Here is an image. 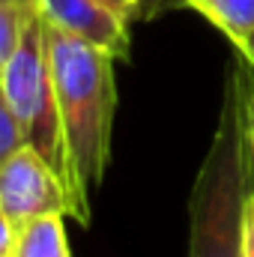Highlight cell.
<instances>
[{"label": "cell", "instance_id": "obj_1", "mask_svg": "<svg viewBox=\"0 0 254 257\" xmlns=\"http://www.w3.org/2000/svg\"><path fill=\"white\" fill-rule=\"evenodd\" d=\"M245 57L227 66L224 96L209 150L194 177L189 200V257H245V227L251 200V147H248V93Z\"/></svg>", "mask_w": 254, "mask_h": 257}, {"label": "cell", "instance_id": "obj_2", "mask_svg": "<svg viewBox=\"0 0 254 257\" xmlns=\"http://www.w3.org/2000/svg\"><path fill=\"white\" fill-rule=\"evenodd\" d=\"M51 42V69L54 90L60 108L66 156H69V180H72V218L78 224H90L93 189L102 186L108 162H111V138L117 114V57L105 48H96L78 36L48 24Z\"/></svg>", "mask_w": 254, "mask_h": 257}, {"label": "cell", "instance_id": "obj_3", "mask_svg": "<svg viewBox=\"0 0 254 257\" xmlns=\"http://www.w3.org/2000/svg\"><path fill=\"white\" fill-rule=\"evenodd\" d=\"M0 96L21 132V141L33 147L60 177L72 194L69 180V156H66L57 90H54V69H51V42H48V21L33 12L27 30L0 75ZM75 212V200H72Z\"/></svg>", "mask_w": 254, "mask_h": 257}, {"label": "cell", "instance_id": "obj_4", "mask_svg": "<svg viewBox=\"0 0 254 257\" xmlns=\"http://www.w3.org/2000/svg\"><path fill=\"white\" fill-rule=\"evenodd\" d=\"M0 209L15 227L42 215L72 218V194L63 177L33 147L21 144L0 165Z\"/></svg>", "mask_w": 254, "mask_h": 257}, {"label": "cell", "instance_id": "obj_5", "mask_svg": "<svg viewBox=\"0 0 254 257\" xmlns=\"http://www.w3.org/2000/svg\"><path fill=\"white\" fill-rule=\"evenodd\" d=\"M36 12L57 30L78 36L96 48H105L117 60H129L132 33L123 15L108 9L102 0H33Z\"/></svg>", "mask_w": 254, "mask_h": 257}, {"label": "cell", "instance_id": "obj_6", "mask_svg": "<svg viewBox=\"0 0 254 257\" xmlns=\"http://www.w3.org/2000/svg\"><path fill=\"white\" fill-rule=\"evenodd\" d=\"M63 218L66 215H42L21 224L12 257H72Z\"/></svg>", "mask_w": 254, "mask_h": 257}, {"label": "cell", "instance_id": "obj_7", "mask_svg": "<svg viewBox=\"0 0 254 257\" xmlns=\"http://www.w3.org/2000/svg\"><path fill=\"white\" fill-rule=\"evenodd\" d=\"M215 24L233 45L254 33V0H180Z\"/></svg>", "mask_w": 254, "mask_h": 257}, {"label": "cell", "instance_id": "obj_8", "mask_svg": "<svg viewBox=\"0 0 254 257\" xmlns=\"http://www.w3.org/2000/svg\"><path fill=\"white\" fill-rule=\"evenodd\" d=\"M36 6L30 0H0V75L12 60Z\"/></svg>", "mask_w": 254, "mask_h": 257}, {"label": "cell", "instance_id": "obj_9", "mask_svg": "<svg viewBox=\"0 0 254 257\" xmlns=\"http://www.w3.org/2000/svg\"><path fill=\"white\" fill-rule=\"evenodd\" d=\"M21 144H24V141H21V132H18L12 114H9V108H6V102H3V96H0V165H3Z\"/></svg>", "mask_w": 254, "mask_h": 257}, {"label": "cell", "instance_id": "obj_10", "mask_svg": "<svg viewBox=\"0 0 254 257\" xmlns=\"http://www.w3.org/2000/svg\"><path fill=\"white\" fill-rule=\"evenodd\" d=\"M102 3H105L108 9H114L117 15H123L126 21H135V18H144V15H147L144 9H147L150 0H102Z\"/></svg>", "mask_w": 254, "mask_h": 257}, {"label": "cell", "instance_id": "obj_11", "mask_svg": "<svg viewBox=\"0 0 254 257\" xmlns=\"http://www.w3.org/2000/svg\"><path fill=\"white\" fill-rule=\"evenodd\" d=\"M15 236H18V227L9 221V215L0 209V257H12L15 254Z\"/></svg>", "mask_w": 254, "mask_h": 257}, {"label": "cell", "instance_id": "obj_12", "mask_svg": "<svg viewBox=\"0 0 254 257\" xmlns=\"http://www.w3.org/2000/svg\"><path fill=\"white\" fill-rule=\"evenodd\" d=\"M236 51H239V54L245 57V63L254 69V33H248L242 42H236Z\"/></svg>", "mask_w": 254, "mask_h": 257}, {"label": "cell", "instance_id": "obj_13", "mask_svg": "<svg viewBox=\"0 0 254 257\" xmlns=\"http://www.w3.org/2000/svg\"><path fill=\"white\" fill-rule=\"evenodd\" d=\"M248 147H251V168H254V84L248 93Z\"/></svg>", "mask_w": 254, "mask_h": 257}, {"label": "cell", "instance_id": "obj_14", "mask_svg": "<svg viewBox=\"0 0 254 257\" xmlns=\"http://www.w3.org/2000/svg\"><path fill=\"white\" fill-rule=\"evenodd\" d=\"M245 257H254V221L248 218V227H245Z\"/></svg>", "mask_w": 254, "mask_h": 257}, {"label": "cell", "instance_id": "obj_15", "mask_svg": "<svg viewBox=\"0 0 254 257\" xmlns=\"http://www.w3.org/2000/svg\"><path fill=\"white\" fill-rule=\"evenodd\" d=\"M248 218L254 221V194H251V200H248Z\"/></svg>", "mask_w": 254, "mask_h": 257}, {"label": "cell", "instance_id": "obj_16", "mask_svg": "<svg viewBox=\"0 0 254 257\" xmlns=\"http://www.w3.org/2000/svg\"><path fill=\"white\" fill-rule=\"evenodd\" d=\"M30 3H33V0H30ZM33 6H36V3H33Z\"/></svg>", "mask_w": 254, "mask_h": 257}]
</instances>
